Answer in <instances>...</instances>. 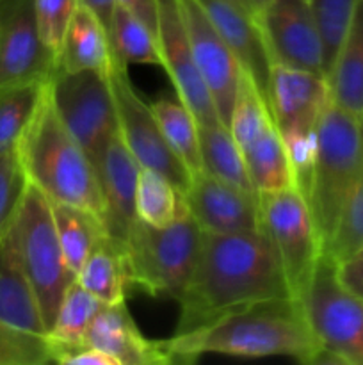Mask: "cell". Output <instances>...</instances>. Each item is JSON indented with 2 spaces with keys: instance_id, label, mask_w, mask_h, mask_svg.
<instances>
[{
  "instance_id": "6da1fadb",
  "label": "cell",
  "mask_w": 363,
  "mask_h": 365,
  "mask_svg": "<svg viewBox=\"0 0 363 365\" xmlns=\"http://www.w3.org/2000/svg\"><path fill=\"white\" fill-rule=\"evenodd\" d=\"M274 298L292 294L273 245L262 230L203 234L198 264L178 299L180 317L174 335Z\"/></svg>"
},
{
  "instance_id": "277c9868",
  "label": "cell",
  "mask_w": 363,
  "mask_h": 365,
  "mask_svg": "<svg viewBox=\"0 0 363 365\" xmlns=\"http://www.w3.org/2000/svg\"><path fill=\"white\" fill-rule=\"evenodd\" d=\"M363 173V121L327 103L317 123V155L308 202L322 248Z\"/></svg>"
},
{
  "instance_id": "7a4b0ae2",
  "label": "cell",
  "mask_w": 363,
  "mask_h": 365,
  "mask_svg": "<svg viewBox=\"0 0 363 365\" xmlns=\"http://www.w3.org/2000/svg\"><path fill=\"white\" fill-rule=\"evenodd\" d=\"M167 364H194L205 355L237 359L287 356L319 364L320 346L295 298H274L162 341Z\"/></svg>"
},
{
  "instance_id": "2e32d148",
  "label": "cell",
  "mask_w": 363,
  "mask_h": 365,
  "mask_svg": "<svg viewBox=\"0 0 363 365\" xmlns=\"http://www.w3.org/2000/svg\"><path fill=\"white\" fill-rule=\"evenodd\" d=\"M102 192V221L107 237L123 252L132 228L137 223L135 216V187H137V160L127 148L121 134L112 135L95 163Z\"/></svg>"
},
{
  "instance_id": "484cf974",
  "label": "cell",
  "mask_w": 363,
  "mask_h": 365,
  "mask_svg": "<svg viewBox=\"0 0 363 365\" xmlns=\"http://www.w3.org/2000/svg\"><path fill=\"white\" fill-rule=\"evenodd\" d=\"M199 150L205 173L237 185L244 191L256 192L249 178L244 153L231 135L228 125H199Z\"/></svg>"
},
{
  "instance_id": "1f68e13d",
  "label": "cell",
  "mask_w": 363,
  "mask_h": 365,
  "mask_svg": "<svg viewBox=\"0 0 363 365\" xmlns=\"http://www.w3.org/2000/svg\"><path fill=\"white\" fill-rule=\"evenodd\" d=\"M273 127H276V123H274L265 96L260 93L253 78L242 70L230 120H228V128H230L231 135L244 152L249 145H253L256 139L262 138Z\"/></svg>"
},
{
  "instance_id": "5b68a950",
  "label": "cell",
  "mask_w": 363,
  "mask_h": 365,
  "mask_svg": "<svg viewBox=\"0 0 363 365\" xmlns=\"http://www.w3.org/2000/svg\"><path fill=\"white\" fill-rule=\"evenodd\" d=\"M201 241L203 232L191 214L166 228L137 220L123 248L130 285L152 298L178 302L194 273Z\"/></svg>"
},
{
  "instance_id": "836d02e7",
  "label": "cell",
  "mask_w": 363,
  "mask_h": 365,
  "mask_svg": "<svg viewBox=\"0 0 363 365\" xmlns=\"http://www.w3.org/2000/svg\"><path fill=\"white\" fill-rule=\"evenodd\" d=\"M358 0H310L324 50V75L331 70L351 25Z\"/></svg>"
},
{
  "instance_id": "f6af8a7d",
  "label": "cell",
  "mask_w": 363,
  "mask_h": 365,
  "mask_svg": "<svg viewBox=\"0 0 363 365\" xmlns=\"http://www.w3.org/2000/svg\"><path fill=\"white\" fill-rule=\"evenodd\" d=\"M308 2H310V0H308Z\"/></svg>"
},
{
  "instance_id": "7402d4cb",
  "label": "cell",
  "mask_w": 363,
  "mask_h": 365,
  "mask_svg": "<svg viewBox=\"0 0 363 365\" xmlns=\"http://www.w3.org/2000/svg\"><path fill=\"white\" fill-rule=\"evenodd\" d=\"M326 81L331 102L363 121V0L356 2L349 31Z\"/></svg>"
},
{
  "instance_id": "ee69618b",
  "label": "cell",
  "mask_w": 363,
  "mask_h": 365,
  "mask_svg": "<svg viewBox=\"0 0 363 365\" xmlns=\"http://www.w3.org/2000/svg\"><path fill=\"white\" fill-rule=\"evenodd\" d=\"M244 2H248V0H244ZM251 9H253V7H251Z\"/></svg>"
},
{
  "instance_id": "f35d334b",
  "label": "cell",
  "mask_w": 363,
  "mask_h": 365,
  "mask_svg": "<svg viewBox=\"0 0 363 365\" xmlns=\"http://www.w3.org/2000/svg\"><path fill=\"white\" fill-rule=\"evenodd\" d=\"M53 362L63 365H116L110 356L88 344L53 349Z\"/></svg>"
},
{
  "instance_id": "4fadbf2b",
  "label": "cell",
  "mask_w": 363,
  "mask_h": 365,
  "mask_svg": "<svg viewBox=\"0 0 363 365\" xmlns=\"http://www.w3.org/2000/svg\"><path fill=\"white\" fill-rule=\"evenodd\" d=\"M56 57L39 36L36 0H0V84L46 82Z\"/></svg>"
},
{
  "instance_id": "7c38bea8",
  "label": "cell",
  "mask_w": 363,
  "mask_h": 365,
  "mask_svg": "<svg viewBox=\"0 0 363 365\" xmlns=\"http://www.w3.org/2000/svg\"><path fill=\"white\" fill-rule=\"evenodd\" d=\"M256 18L273 64L324 75L322 41L308 0H270Z\"/></svg>"
},
{
  "instance_id": "603a6c76",
  "label": "cell",
  "mask_w": 363,
  "mask_h": 365,
  "mask_svg": "<svg viewBox=\"0 0 363 365\" xmlns=\"http://www.w3.org/2000/svg\"><path fill=\"white\" fill-rule=\"evenodd\" d=\"M50 203L64 259L71 273L77 277L89 255L109 239L105 227L102 220L89 210L68 203Z\"/></svg>"
},
{
  "instance_id": "8992f818",
  "label": "cell",
  "mask_w": 363,
  "mask_h": 365,
  "mask_svg": "<svg viewBox=\"0 0 363 365\" xmlns=\"http://www.w3.org/2000/svg\"><path fill=\"white\" fill-rule=\"evenodd\" d=\"M21 266L34 287L43 319L50 330L64 292L75 280L57 235L52 203L27 182L20 207L11 225Z\"/></svg>"
},
{
  "instance_id": "3957f363",
  "label": "cell",
  "mask_w": 363,
  "mask_h": 365,
  "mask_svg": "<svg viewBox=\"0 0 363 365\" xmlns=\"http://www.w3.org/2000/svg\"><path fill=\"white\" fill-rule=\"evenodd\" d=\"M16 153L27 180L50 202L89 210L102 220L103 203L95 164L63 125L46 84Z\"/></svg>"
},
{
  "instance_id": "d6986e66",
  "label": "cell",
  "mask_w": 363,
  "mask_h": 365,
  "mask_svg": "<svg viewBox=\"0 0 363 365\" xmlns=\"http://www.w3.org/2000/svg\"><path fill=\"white\" fill-rule=\"evenodd\" d=\"M84 344L105 353L116 365L167 364L162 341H149L142 335L125 302L103 305L85 335Z\"/></svg>"
},
{
  "instance_id": "ac0fdd59",
  "label": "cell",
  "mask_w": 363,
  "mask_h": 365,
  "mask_svg": "<svg viewBox=\"0 0 363 365\" xmlns=\"http://www.w3.org/2000/svg\"><path fill=\"white\" fill-rule=\"evenodd\" d=\"M330 102V88L322 73L273 64L269 107L280 132L312 130Z\"/></svg>"
},
{
  "instance_id": "44dd1931",
  "label": "cell",
  "mask_w": 363,
  "mask_h": 365,
  "mask_svg": "<svg viewBox=\"0 0 363 365\" xmlns=\"http://www.w3.org/2000/svg\"><path fill=\"white\" fill-rule=\"evenodd\" d=\"M112 64L114 56L107 27L89 7L80 4L64 36L53 71L91 70L109 75Z\"/></svg>"
},
{
  "instance_id": "9c48e42d",
  "label": "cell",
  "mask_w": 363,
  "mask_h": 365,
  "mask_svg": "<svg viewBox=\"0 0 363 365\" xmlns=\"http://www.w3.org/2000/svg\"><path fill=\"white\" fill-rule=\"evenodd\" d=\"M60 121L93 164L120 132L109 75L98 71H53L46 82Z\"/></svg>"
},
{
  "instance_id": "8d00e7d4",
  "label": "cell",
  "mask_w": 363,
  "mask_h": 365,
  "mask_svg": "<svg viewBox=\"0 0 363 365\" xmlns=\"http://www.w3.org/2000/svg\"><path fill=\"white\" fill-rule=\"evenodd\" d=\"M27 182L18 153H0V242L13 225Z\"/></svg>"
},
{
  "instance_id": "5bb4252c",
  "label": "cell",
  "mask_w": 363,
  "mask_h": 365,
  "mask_svg": "<svg viewBox=\"0 0 363 365\" xmlns=\"http://www.w3.org/2000/svg\"><path fill=\"white\" fill-rule=\"evenodd\" d=\"M180 7L196 66L212 95L221 121L228 125L241 82V64L199 0H180Z\"/></svg>"
},
{
  "instance_id": "52a82bcc",
  "label": "cell",
  "mask_w": 363,
  "mask_h": 365,
  "mask_svg": "<svg viewBox=\"0 0 363 365\" xmlns=\"http://www.w3.org/2000/svg\"><path fill=\"white\" fill-rule=\"evenodd\" d=\"M298 302L320 346L319 364L363 365V299L340 284L324 252Z\"/></svg>"
},
{
  "instance_id": "7bdbcfd3",
  "label": "cell",
  "mask_w": 363,
  "mask_h": 365,
  "mask_svg": "<svg viewBox=\"0 0 363 365\" xmlns=\"http://www.w3.org/2000/svg\"><path fill=\"white\" fill-rule=\"evenodd\" d=\"M269 2L270 0H248V4L253 7V11H255V13H260V11H262Z\"/></svg>"
},
{
  "instance_id": "d590c367",
  "label": "cell",
  "mask_w": 363,
  "mask_h": 365,
  "mask_svg": "<svg viewBox=\"0 0 363 365\" xmlns=\"http://www.w3.org/2000/svg\"><path fill=\"white\" fill-rule=\"evenodd\" d=\"M78 6L80 0H36L39 36L43 45L56 59Z\"/></svg>"
},
{
  "instance_id": "e0dca14e",
  "label": "cell",
  "mask_w": 363,
  "mask_h": 365,
  "mask_svg": "<svg viewBox=\"0 0 363 365\" xmlns=\"http://www.w3.org/2000/svg\"><path fill=\"white\" fill-rule=\"evenodd\" d=\"M199 4L237 57L242 70L253 78L269 103L273 61L255 11L244 0H199Z\"/></svg>"
},
{
  "instance_id": "b9f144b4",
  "label": "cell",
  "mask_w": 363,
  "mask_h": 365,
  "mask_svg": "<svg viewBox=\"0 0 363 365\" xmlns=\"http://www.w3.org/2000/svg\"><path fill=\"white\" fill-rule=\"evenodd\" d=\"M80 4L82 6L89 7V9L103 21V25L107 27V32H110V24H112L116 0H80Z\"/></svg>"
},
{
  "instance_id": "cb8c5ba5",
  "label": "cell",
  "mask_w": 363,
  "mask_h": 365,
  "mask_svg": "<svg viewBox=\"0 0 363 365\" xmlns=\"http://www.w3.org/2000/svg\"><path fill=\"white\" fill-rule=\"evenodd\" d=\"M135 216L155 228L174 225L189 216L185 192L159 171L141 168L135 187Z\"/></svg>"
},
{
  "instance_id": "ffe728a7",
  "label": "cell",
  "mask_w": 363,
  "mask_h": 365,
  "mask_svg": "<svg viewBox=\"0 0 363 365\" xmlns=\"http://www.w3.org/2000/svg\"><path fill=\"white\" fill-rule=\"evenodd\" d=\"M0 323L28 334H48L34 287L21 266L11 228L0 242Z\"/></svg>"
},
{
  "instance_id": "ba28073f",
  "label": "cell",
  "mask_w": 363,
  "mask_h": 365,
  "mask_svg": "<svg viewBox=\"0 0 363 365\" xmlns=\"http://www.w3.org/2000/svg\"><path fill=\"white\" fill-rule=\"evenodd\" d=\"M260 196V230L273 245L292 298L298 299L322 255L312 210L295 187Z\"/></svg>"
},
{
  "instance_id": "83f0119b",
  "label": "cell",
  "mask_w": 363,
  "mask_h": 365,
  "mask_svg": "<svg viewBox=\"0 0 363 365\" xmlns=\"http://www.w3.org/2000/svg\"><path fill=\"white\" fill-rule=\"evenodd\" d=\"M242 153L251 184L258 195L295 187L290 160L278 127L265 132Z\"/></svg>"
},
{
  "instance_id": "74e56055",
  "label": "cell",
  "mask_w": 363,
  "mask_h": 365,
  "mask_svg": "<svg viewBox=\"0 0 363 365\" xmlns=\"http://www.w3.org/2000/svg\"><path fill=\"white\" fill-rule=\"evenodd\" d=\"M287 148L290 160L294 185L305 200L308 198L310 185H312L313 166L317 155V127L312 130H287L280 132Z\"/></svg>"
},
{
  "instance_id": "4316f807",
  "label": "cell",
  "mask_w": 363,
  "mask_h": 365,
  "mask_svg": "<svg viewBox=\"0 0 363 365\" xmlns=\"http://www.w3.org/2000/svg\"><path fill=\"white\" fill-rule=\"evenodd\" d=\"M157 118L164 139L173 150L174 155L182 160L191 178L201 173V150H199V123L194 114L180 100L162 98L149 103Z\"/></svg>"
},
{
  "instance_id": "d4e9b609",
  "label": "cell",
  "mask_w": 363,
  "mask_h": 365,
  "mask_svg": "<svg viewBox=\"0 0 363 365\" xmlns=\"http://www.w3.org/2000/svg\"><path fill=\"white\" fill-rule=\"evenodd\" d=\"M75 280L103 305L127 302V292L132 287L123 252L109 239L89 255Z\"/></svg>"
},
{
  "instance_id": "f546056e",
  "label": "cell",
  "mask_w": 363,
  "mask_h": 365,
  "mask_svg": "<svg viewBox=\"0 0 363 365\" xmlns=\"http://www.w3.org/2000/svg\"><path fill=\"white\" fill-rule=\"evenodd\" d=\"M109 38L116 63L127 68L130 64L162 66L157 32L125 7H114Z\"/></svg>"
},
{
  "instance_id": "e575fe53",
  "label": "cell",
  "mask_w": 363,
  "mask_h": 365,
  "mask_svg": "<svg viewBox=\"0 0 363 365\" xmlns=\"http://www.w3.org/2000/svg\"><path fill=\"white\" fill-rule=\"evenodd\" d=\"M53 362L45 335L28 334L0 323V365H45Z\"/></svg>"
},
{
  "instance_id": "30bf717a",
  "label": "cell",
  "mask_w": 363,
  "mask_h": 365,
  "mask_svg": "<svg viewBox=\"0 0 363 365\" xmlns=\"http://www.w3.org/2000/svg\"><path fill=\"white\" fill-rule=\"evenodd\" d=\"M109 84L116 102L121 139L139 166L159 171L182 191H187L191 173L164 139L152 107L135 91L128 77V68L114 61L109 73Z\"/></svg>"
},
{
  "instance_id": "60d3db41",
  "label": "cell",
  "mask_w": 363,
  "mask_h": 365,
  "mask_svg": "<svg viewBox=\"0 0 363 365\" xmlns=\"http://www.w3.org/2000/svg\"><path fill=\"white\" fill-rule=\"evenodd\" d=\"M116 6L130 11L157 32V0H116Z\"/></svg>"
},
{
  "instance_id": "8fae6325",
  "label": "cell",
  "mask_w": 363,
  "mask_h": 365,
  "mask_svg": "<svg viewBox=\"0 0 363 365\" xmlns=\"http://www.w3.org/2000/svg\"><path fill=\"white\" fill-rule=\"evenodd\" d=\"M157 13L160 59L173 82L178 100L194 114L199 125L223 123L194 63L180 0H157Z\"/></svg>"
},
{
  "instance_id": "f1b7e54d",
  "label": "cell",
  "mask_w": 363,
  "mask_h": 365,
  "mask_svg": "<svg viewBox=\"0 0 363 365\" xmlns=\"http://www.w3.org/2000/svg\"><path fill=\"white\" fill-rule=\"evenodd\" d=\"M102 309L103 303L98 298L85 291L77 280L71 282L60 299L52 327L46 334V339L52 344V356L53 349L84 344L85 335H88L96 314Z\"/></svg>"
},
{
  "instance_id": "9a60e30c",
  "label": "cell",
  "mask_w": 363,
  "mask_h": 365,
  "mask_svg": "<svg viewBox=\"0 0 363 365\" xmlns=\"http://www.w3.org/2000/svg\"><path fill=\"white\" fill-rule=\"evenodd\" d=\"M185 198L189 214L203 234L260 232V196L256 192L201 171L191 178Z\"/></svg>"
},
{
  "instance_id": "ab89813d",
  "label": "cell",
  "mask_w": 363,
  "mask_h": 365,
  "mask_svg": "<svg viewBox=\"0 0 363 365\" xmlns=\"http://www.w3.org/2000/svg\"><path fill=\"white\" fill-rule=\"evenodd\" d=\"M337 277L349 292L363 299V248L337 264Z\"/></svg>"
},
{
  "instance_id": "d6a6232c",
  "label": "cell",
  "mask_w": 363,
  "mask_h": 365,
  "mask_svg": "<svg viewBox=\"0 0 363 365\" xmlns=\"http://www.w3.org/2000/svg\"><path fill=\"white\" fill-rule=\"evenodd\" d=\"M363 248V173L345 200L322 252L335 262L349 259Z\"/></svg>"
},
{
  "instance_id": "4dcf8cb0",
  "label": "cell",
  "mask_w": 363,
  "mask_h": 365,
  "mask_svg": "<svg viewBox=\"0 0 363 365\" xmlns=\"http://www.w3.org/2000/svg\"><path fill=\"white\" fill-rule=\"evenodd\" d=\"M46 82L0 84V153L16 152L18 143L38 109Z\"/></svg>"
}]
</instances>
